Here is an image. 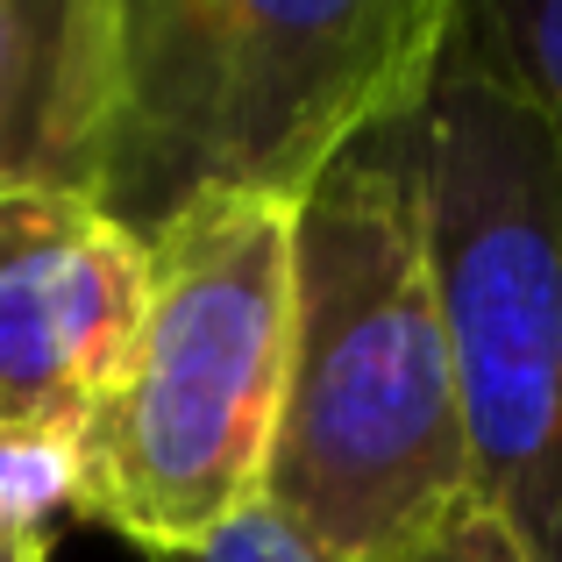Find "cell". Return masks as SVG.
<instances>
[{
    "label": "cell",
    "mask_w": 562,
    "mask_h": 562,
    "mask_svg": "<svg viewBox=\"0 0 562 562\" xmlns=\"http://www.w3.org/2000/svg\"><path fill=\"white\" fill-rule=\"evenodd\" d=\"M292 228L300 206L200 200L143 249L136 342L79 435V520L171 555L263 498L292 371Z\"/></svg>",
    "instance_id": "obj_3"
},
{
    "label": "cell",
    "mask_w": 562,
    "mask_h": 562,
    "mask_svg": "<svg viewBox=\"0 0 562 562\" xmlns=\"http://www.w3.org/2000/svg\"><path fill=\"white\" fill-rule=\"evenodd\" d=\"M456 0H122L93 206L150 249L200 200L300 206L420 108Z\"/></svg>",
    "instance_id": "obj_2"
},
{
    "label": "cell",
    "mask_w": 562,
    "mask_h": 562,
    "mask_svg": "<svg viewBox=\"0 0 562 562\" xmlns=\"http://www.w3.org/2000/svg\"><path fill=\"white\" fill-rule=\"evenodd\" d=\"M470 498L427 249V114L406 108L349 143L300 200L292 371L263 506L328 562H406Z\"/></svg>",
    "instance_id": "obj_1"
},
{
    "label": "cell",
    "mask_w": 562,
    "mask_h": 562,
    "mask_svg": "<svg viewBox=\"0 0 562 562\" xmlns=\"http://www.w3.org/2000/svg\"><path fill=\"white\" fill-rule=\"evenodd\" d=\"M463 36L549 114L562 143V0H456Z\"/></svg>",
    "instance_id": "obj_8"
},
{
    "label": "cell",
    "mask_w": 562,
    "mask_h": 562,
    "mask_svg": "<svg viewBox=\"0 0 562 562\" xmlns=\"http://www.w3.org/2000/svg\"><path fill=\"white\" fill-rule=\"evenodd\" d=\"M150 263L79 192H0V435H86L143 321Z\"/></svg>",
    "instance_id": "obj_5"
},
{
    "label": "cell",
    "mask_w": 562,
    "mask_h": 562,
    "mask_svg": "<svg viewBox=\"0 0 562 562\" xmlns=\"http://www.w3.org/2000/svg\"><path fill=\"white\" fill-rule=\"evenodd\" d=\"M79 520V435H0V562H50Z\"/></svg>",
    "instance_id": "obj_7"
},
{
    "label": "cell",
    "mask_w": 562,
    "mask_h": 562,
    "mask_svg": "<svg viewBox=\"0 0 562 562\" xmlns=\"http://www.w3.org/2000/svg\"><path fill=\"white\" fill-rule=\"evenodd\" d=\"M122 0H0V192L93 200Z\"/></svg>",
    "instance_id": "obj_6"
},
{
    "label": "cell",
    "mask_w": 562,
    "mask_h": 562,
    "mask_svg": "<svg viewBox=\"0 0 562 562\" xmlns=\"http://www.w3.org/2000/svg\"><path fill=\"white\" fill-rule=\"evenodd\" d=\"M406 562H527V549L513 541V527L498 520V513H484L477 498H470V506L449 513Z\"/></svg>",
    "instance_id": "obj_10"
},
{
    "label": "cell",
    "mask_w": 562,
    "mask_h": 562,
    "mask_svg": "<svg viewBox=\"0 0 562 562\" xmlns=\"http://www.w3.org/2000/svg\"><path fill=\"white\" fill-rule=\"evenodd\" d=\"M420 114L470 492L527 562H562V143L463 22L441 43Z\"/></svg>",
    "instance_id": "obj_4"
},
{
    "label": "cell",
    "mask_w": 562,
    "mask_h": 562,
    "mask_svg": "<svg viewBox=\"0 0 562 562\" xmlns=\"http://www.w3.org/2000/svg\"><path fill=\"white\" fill-rule=\"evenodd\" d=\"M150 562H328L314 549V541L300 535V527H285L271 506H249V513H235L221 535H206V541H192V549H171V555H150Z\"/></svg>",
    "instance_id": "obj_9"
}]
</instances>
